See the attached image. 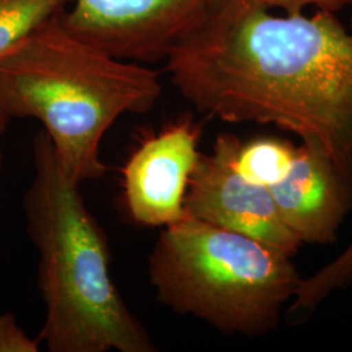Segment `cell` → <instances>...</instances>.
Returning a JSON list of instances; mask_svg holds the SVG:
<instances>
[{
  "label": "cell",
  "mask_w": 352,
  "mask_h": 352,
  "mask_svg": "<svg viewBox=\"0 0 352 352\" xmlns=\"http://www.w3.org/2000/svg\"><path fill=\"white\" fill-rule=\"evenodd\" d=\"M164 62L197 111L277 126L324 154L352 213V30L338 13L277 14L254 0H206Z\"/></svg>",
  "instance_id": "6da1fadb"
},
{
  "label": "cell",
  "mask_w": 352,
  "mask_h": 352,
  "mask_svg": "<svg viewBox=\"0 0 352 352\" xmlns=\"http://www.w3.org/2000/svg\"><path fill=\"white\" fill-rule=\"evenodd\" d=\"M161 96L160 74L149 64L116 58L77 36L63 13L0 56V110L38 120L80 186L106 174L102 140L116 120L149 113Z\"/></svg>",
  "instance_id": "7a4b0ae2"
},
{
  "label": "cell",
  "mask_w": 352,
  "mask_h": 352,
  "mask_svg": "<svg viewBox=\"0 0 352 352\" xmlns=\"http://www.w3.org/2000/svg\"><path fill=\"white\" fill-rule=\"evenodd\" d=\"M33 164L23 206L45 304L38 340L51 352L157 351L113 283L104 231L43 131L33 140Z\"/></svg>",
  "instance_id": "3957f363"
},
{
  "label": "cell",
  "mask_w": 352,
  "mask_h": 352,
  "mask_svg": "<svg viewBox=\"0 0 352 352\" xmlns=\"http://www.w3.org/2000/svg\"><path fill=\"white\" fill-rule=\"evenodd\" d=\"M148 274L164 307L247 338L277 330L302 279L289 254L190 215L162 228Z\"/></svg>",
  "instance_id": "277c9868"
},
{
  "label": "cell",
  "mask_w": 352,
  "mask_h": 352,
  "mask_svg": "<svg viewBox=\"0 0 352 352\" xmlns=\"http://www.w3.org/2000/svg\"><path fill=\"white\" fill-rule=\"evenodd\" d=\"M240 144L236 135L221 133L212 151L200 154L189 179L187 214L294 257L302 244L280 219L269 188L241 174L236 161Z\"/></svg>",
  "instance_id": "5b68a950"
},
{
  "label": "cell",
  "mask_w": 352,
  "mask_h": 352,
  "mask_svg": "<svg viewBox=\"0 0 352 352\" xmlns=\"http://www.w3.org/2000/svg\"><path fill=\"white\" fill-rule=\"evenodd\" d=\"M206 0H72L63 20L74 33L113 56L164 60Z\"/></svg>",
  "instance_id": "8992f818"
},
{
  "label": "cell",
  "mask_w": 352,
  "mask_h": 352,
  "mask_svg": "<svg viewBox=\"0 0 352 352\" xmlns=\"http://www.w3.org/2000/svg\"><path fill=\"white\" fill-rule=\"evenodd\" d=\"M201 126L180 118L141 141L123 173L126 210L149 227L170 226L188 217L184 201L189 179L200 158Z\"/></svg>",
  "instance_id": "52a82bcc"
},
{
  "label": "cell",
  "mask_w": 352,
  "mask_h": 352,
  "mask_svg": "<svg viewBox=\"0 0 352 352\" xmlns=\"http://www.w3.org/2000/svg\"><path fill=\"white\" fill-rule=\"evenodd\" d=\"M269 190L280 219L302 245L334 243L351 213L347 190L333 164L302 144L296 146L287 175Z\"/></svg>",
  "instance_id": "ba28073f"
},
{
  "label": "cell",
  "mask_w": 352,
  "mask_h": 352,
  "mask_svg": "<svg viewBox=\"0 0 352 352\" xmlns=\"http://www.w3.org/2000/svg\"><path fill=\"white\" fill-rule=\"evenodd\" d=\"M295 153L296 146L287 140L257 138L241 141L236 161L243 175L269 188L287 175Z\"/></svg>",
  "instance_id": "9c48e42d"
},
{
  "label": "cell",
  "mask_w": 352,
  "mask_h": 352,
  "mask_svg": "<svg viewBox=\"0 0 352 352\" xmlns=\"http://www.w3.org/2000/svg\"><path fill=\"white\" fill-rule=\"evenodd\" d=\"M72 0H0V56L38 26L63 13Z\"/></svg>",
  "instance_id": "30bf717a"
},
{
  "label": "cell",
  "mask_w": 352,
  "mask_h": 352,
  "mask_svg": "<svg viewBox=\"0 0 352 352\" xmlns=\"http://www.w3.org/2000/svg\"><path fill=\"white\" fill-rule=\"evenodd\" d=\"M352 287V239L331 261L311 277L302 278L296 302L307 311H315L333 294Z\"/></svg>",
  "instance_id": "8fae6325"
},
{
  "label": "cell",
  "mask_w": 352,
  "mask_h": 352,
  "mask_svg": "<svg viewBox=\"0 0 352 352\" xmlns=\"http://www.w3.org/2000/svg\"><path fill=\"white\" fill-rule=\"evenodd\" d=\"M39 343L26 334L12 314L0 315V352H38Z\"/></svg>",
  "instance_id": "7c38bea8"
},
{
  "label": "cell",
  "mask_w": 352,
  "mask_h": 352,
  "mask_svg": "<svg viewBox=\"0 0 352 352\" xmlns=\"http://www.w3.org/2000/svg\"><path fill=\"white\" fill-rule=\"evenodd\" d=\"M265 8L278 11L286 14L304 13L308 8H315L316 11H329L338 13L343 8L349 7L350 0H254Z\"/></svg>",
  "instance_id": "4fadbf2b"
},
{
  "label": "cell",
  "mask_w": 352,
  "mask_h": 352,
  "mask_svg": "<svg viewBox=\"0 0 352 352\" xmlns=\"http://www.w3.org/2000/svg\"><path fill=\"white\" fill-rule=\"evenodd\" d=\"M10 120H11L10 116H7L6 113L0 110V142H1V139H3V136L6 133V131H7V126H8ZM3 162H4V157H3V151H1V148H0V175H1V171H3Z\"/></svg>",
  "instance_id": "5bb4252c"
},
{
  "label": "cell",
  "mask_w": 352,
  "mask_h": 352,
  "mask_svg": "<svg viewBox=\"0 0 352 352\" xmlns=\"http://www.w3.org/2000/svg\"><path fill=\"white\" fill-rule=\"evenodd\" d=\"M349 8H350V20H349V26L352 30V0L349 1Z\"/></svg>",
  "instance_id": "9a60e30c"
}]
</instances>
